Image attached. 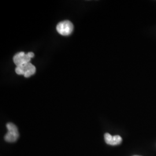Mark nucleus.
Returning a JSON list of instances; mask_svg holds the SVG:
<instances>
[{
    "label": "nucleus",
    "instance_id": "obj_4",
    "mask_svg": "<svg viewBox=\"0 0 156 156\" xmlns=\"http://www.w3.org/2000/svg\"><path fill=\"white\" fill-rule=\"evenodd\" d=\"M13 60L14 63L16 65L17 67H18L30 62L31 58L28 56L27 54H26L24 52L22 51L15 55L13 57Z\"/></svg>",
    "mask_w": 156,
    "mask_h": 156
},
{
    "label": "nucleus",
    "instance_id": "obj_3",
    "mask_svg": "<svg viewBox=\"0 0 156 156\" xmlns=\"http://www.w3.org/2000/svg\"><path fill=\"white\" fill-rule=\"evenodd\" d=\"M57 32L64 36H67L73 33V26L72 23L68 20H65L59 23L56 27Z\"/></svg>",
    "mask_w": 156,
    "mask_h": 156
},
{
    "label": "nucleus",
    "instance_id": "obj_5",
    "mask_svg": "<svg viewBox=\"0 0 156 156\" xmlns=\"http://www.w3.org/2000/svg\"><path fill=\"white\" fill-rule=\"evenodd\" d=\"M104 139L107 144L112 145V146L120 145L123 140L120 136L119 135L112 136L109 133H106L104 135Z\"/></svg>",
    "mask_w": 156,
    "mask_h": 156
},
{
    "label": "nucleus",
    "instance_id": "obj_7",
    "mask_svg": "<svg viewBox=\"0 0 156 156\" xmlns=\"http://www.w3.org/2000/svg\"></svg>",
    "mask_w": 156,
    "mask_h": 156
},
{
    "label": "nucleus",
    "instance_id": "obj_6",
    "mask_svg": "<svg viewBox=\"0 0 156 156\" xmlns=\"http://www.w3.org/2000/svg\"><path fill=\"white\" fill-rule=\"evenodd\" d=\"M27 55H28V56L31 58H33L34 57V54L33 52H29L27 53Z\"/></svg>",
    "mask_w": 156,
    "mask_h": 156
},
{
    "label": "nucleus",
    "instance_id": "obj_2",
    "mask_svg": "<svg viewBox=\"0 0 156 156\" xmlns=\"http://www.w3.org/2000/svg\"><path fill=\"white\" fill-rule=\"evenodd\" d=\"M15 71L18 75H24L25 78H29L35 73L36 68L32 64L28 62L16 67Z\"/></svg>",
    "mask_w": 156,
    "mask_h": 156
},
{
    "label": "nucleus",
    "instance_id": "obj_1",
    "mask_svg": "<svg viewBox=\"0 0 156 156\" xmlns=\"http://www.w3.org/2000/svg\"><path fill=\"white\" fill-rule=\"evenodd\" d=\"M8 133L4 136V140L8 142H15L19 136L18 129L16 126L12 123L6 124Z\"/></svg>",
    "mask_w": 156,
    "mask_h": 156
}]
</instances>
